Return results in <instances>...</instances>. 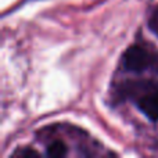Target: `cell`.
<instances>
[{
  "mask_svg": "<svg viewBox=\"0 0 158 158\" xmlns=\"http://www.w3.org/2000/svg\"><path fill=\"white\" fill-rule=\"evenodd\" d=\"M15 157H21V158H27V157H39V153L33 148H29V147H25L22 150H17L14 153Z\"/></svg>",
  "mask_w": 158,
  "mask_h": 158,
  "instance_id": "obj_4",
  "label": "cell"
},
{
  "mask_svg": "<svg viewBox=\"0 0 158 158\" xmlns=\"http://www.w3.org/2000/svg\"><path fill=\"white\" fill-rule=\"evenodd\" d=\"M148 27H150V29L158 36V8H156L154 13L151 14L150 19H148Z\"/></svg>",
  "mask_w": 158,
  "mask_h": 158,
  "instance_id": "obj_5",
  "label": "cell"
},
{
  "mask_svg": "<svg viewBox=\"0 0 158 158\" xmlns=\"http://www.w3.org/2000/svg\"><path fill=\"white\" fill-rule=\"evenodd\" d=\"M135 98L137 108L151 121H158V82L132 85L126 90Z\"/></svg>",
  "mask_w": 158,
  "mask_h": 158,
  "instance_id": "obj_2",
  "label": "cell"
},
{
  "mask_svg": "<svg viewBox=\"0 0 158 158\" xmlns=\"http://www.w3.org/2000/svg\"><path fill=\"white\" fill-rule=\"evenodd\" d=\"M122 67L131 72H158V53L143 44H133L122 56Z\"/></svg>",
  "mask_w": 158,
  "mask_h": 158,
  "instance_id": "obj_1",
  "label": "cell"
},
{
  "mask_svg": "<svg viewBox=\"0 0 158 158\" xmlns=\"http://www.w3.org/2000/svg\"><path fill=\"white\" fill-rule=\"evenodd\" d=\"M47 156L49 157H64L67 154V146L64 144V142H61V140H56V142L50 143L49 146H47Z\"/></svg>",
  "mask_w": 158,
  "mask_h": 158,
  "instance_id": "obj_3",
  "label": "cell"
}]
</instances>
